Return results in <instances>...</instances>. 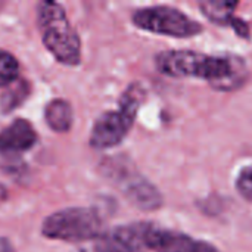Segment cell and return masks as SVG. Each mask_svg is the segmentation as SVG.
I'll use <instances>...</instances> for the list:
<instances>
[{
	"mask_svg": "<svg viewBox=\"0 0 252 252\" xmlns=\"http://www.w3.org/2000/svg\"><path fill=\"white\" fill-rule=\"evenodd\" d=\"M155 66L167 77L205 80L219 92L236 90L248 77L245 61L235 55H208L195 50H164L155 56Z\"/></svg>",
	"mask_w": 252,
	"mask_h": 252,
	"instance_id": "6da1fadb",
	"label": "cell"
},
{
	"mask_svg": "<svg viewBox=\"0 0 252 252\" xmlns=\"http://www.w3.org/2000/svg\"><path fill=\"white\" fill-rule=\"evenodd\" d=\"M35 19L46 50L65 66L80 65L81 40L63 6L58 1L43 0L37 4Z\"/></svg>",
	"mask_w": 252,
	"mask_h": 252,
	"instance_id": "7a4b0ae2",
	"label": "cell"
},
{
	"mask_svg": "<svg viewBox=\"0 0 252 252\" xmlns=\"http://www.w3.org/2000/svg\"><path fill=\"white\" fill-rule=\"evenodd\" d=\"M146 99V90L139 83H131L121 94L118 108L103 112L92 127L90 146L99 151L118 146L130 133L137 112Z\"/></svg>",
	"mask_w": 252,
	"mask_h": 252,
	"instance_id": "3957f363",
	"label": "cell"
},
{
	"mask_svg": "<svg viewBox=\"0 0 252 252\" xmlns=\"http://www.w3.org/2000/svg\"><path fill=\"white\" fill-rule=\"evenodd\" d=\"M103 233V217L96 208L72 207L55 211L41 224V235L61 242H87Z\"/></svg>",
	"mask_w": 252,
	"mask_h": 252,
	"instance_id": "277c9868",
	"label": "cell"
},
{
	"mask_svg": "<svg viewBox=\"0 0 252 252\" xmlns=\"http://www.w3.org/2000/svg\"><path fill=\"white\" fill-rule=\"evenodd\" d=\"M103 173L134 207L145 211H155L162 207V193L154 183L143 177L127 158L108 159L103 162Z\"/></svg>",
	"mask_w": 252,
	"mask_h": 252,
	"instance_id": "5b68a950",
	"label": "cell"
},
{
	"mask_svg": "<svg viewBox=\"0 0 252 252\" xmlns=\"http://www.w3.org/2000/svg\"><path fill=\"white\" fill-rule=\"evenodd\" d=\"M131 21L142 31L174 38H189L202 32V25L198 21L188 16L183 10L167 4L140 7L133 12Z\"/></svg>",
	"mask_w": 252,
	"mask_h": 252,
	"instance_id": "8992f818",
	"label": "cell"
},
{
	"mask_svg": "<svg viewBox=\"0 0 252 252\" xmlns=\"http://www.w3.org/2000/svg\"><path fill=\"white\" fill-rule=\"evenodd\" d=\"M152 223H130L103 232L94 244V252H146V236Z\"/></svg>",
	"mask_w": 252,
	"mask_h": 252,
	"instance_id": "52a82bcc",
	"label": "cell"
},
{
	"mask_svg": "<svg viewBox=\"0 0 252 252\" xmlns=\"http://www.w3.org/2000/svg\"><path fill=\"white\" fill-rule=\"evenodd\" d=\"M148 250L154 252H220V250L201 239H195L186 233L159 229L151 226L146 236Z\"/></svg>",
	"mask_w": 252,
	"mask_h": 252,
	"instance_id": "ba28073f",
	"label": "cell"
},
{
	"mask_svg": "<svg viewBox=\"0 0 252 252\" xmlns=\"http://www.w3.org/2000/svg\"><path fill=\"white\" fill-rule=\"evenodd\" d=\"M38 142V134L32 124L18 118L0 131V155L24 154Z\"/></svg>",
	"mask_w": 252,
	"mask_h": 252,
	"instance_id": "9c48e42d",
	"label": "cell"
},
{
	"mask_svg": "<svg viewBox=\"0 0 252 252\" xmlns=\"http://www.w3.org/2000/svg\"><path fill=\"white\" fill-rule=\"evenodd\" d=\"M238 4H239L238 1H201L199 9L211 22L217 25L232 27L239 37L248 38L250 37L248 24L244 19L235 16V9L238 7Z\"/></svg>",
	"mask_w": 252,
	"mask_h": 252,
	"instance_id": "30bf717a",
	"label": "cell"
},
{
	"mask_svg": "<svg viewBox=\"0 0 252 252\" xmlns=\"http://www.w3.org/2000/svg\"><path fill=\"white\" fill-rule=\"evenodd\" d=\"M44 120L47 126L56 133H66L74 123L72 106L65 99H53L46 105Z\"/></svg>",
	"mask_w": 252,
	"mask_h": 252,
	"instance_id": "8fae6325",
	"label": "cell"
},
{
	"mask_svg": "<svg viewBox=\"0 0 252 252\" xmlns=\"http://www.w3.org/2000/svg\"><path fill=\"white\" fill-rule=\"evenodd\" d=\"M19 62L7 50L0 49V87H9L19 78Z\"/></svg>",
	"mask_w": 252,
	"mask_h": 252,
	"instance_id": "7c38bea8",
	"label": "cell"
},
{
	"mask_svg": "<svg viewBox=\"0 0 252 252\" xmlns=\"http://www.w3.org/2000/svg\"><path fill=\"white\" fill-rule=\"evenodd\" d=\"M30 94V84L27 81H19V83H13L12 86H9V90L4 92V94L1 96L0 105L3 108L4 112H10L13 109H16Z\"/></svg>",
	"mask_w": 252,
	"mask_h": 252,
	"instance_id": "4fadbf2b",
	"label": "cell"
},
{
	"mask_svg": "<svg viewBox=\"0 0 252 252\" xmlns=\"http://www.w3.org/2000/svg\"><path fill=\"white\" fill-rule=\"evenodd\" d=\"M235 186L242 198H245L248 202H252V164L239 170Z\"/></svg>",
	"mask_w": 252,
	"mask_h": 252,
	"instance_id": "5bb4252c",
	"label": "cell"
},
{
	"mask_svg": "<svg viewBox=\"0 0 252 252\" xmlns=\"http://www.w3.org/2000/svg\"><path fill=\"white\" fill-rule=\"evenodd\" d=\"M0 252H15L12 242L7 238L0 236Z\"/></svg>",
	"mask_w": 252,
	"mask_h": 252,
	"instance_id": "9a60e30c",
	"label": "cell"
}]
</instances>
